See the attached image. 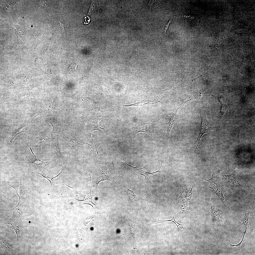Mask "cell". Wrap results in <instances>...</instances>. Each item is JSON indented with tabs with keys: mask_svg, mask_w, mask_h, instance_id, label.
I'll use <instances>...</instances> for the list:
<instances>
[{
	"mask_svg": "<svg viewBox=\"0 0 255 255\" xmlns=\"http://www.w3.org/2000/svg\"><path fill=\"white\" fill-rule=\"evenodd\" d=\"M95 170L97 188L99 183L102 181H114L115 176V169L113 162H98L95 165Z\"/></svg>",
	"mask_w": 255,
	"mask_h": 255,
	"instance_id": "obj_1",
	"label": "cell"
},
{
	"mask_svg": "<svg viewBox=\"0 0 255 255\" xmlns=\"http://www.w3.org/2000/svg\"><path fill=\"white\" fill-rule=\"evenodd\" d=\"M102 119V118L98 119V120L95 119L93 120L88 119L87 123L85 125L86 130L88 134L91 137L94 143V142L91 136V133L93 131L95 130H99L103 134L109 131V130L107 128H103L100 127L99 125V122L100 120ZM94 144L95 145V143Z\"/></svg>",
	"mask_w": 255,
	"mask_h": 255,
	"instance_id": "obj_2",
	"label": "cell"
},
{
	"mask_svg": "<svg viewBox=\"0 0 255 255\" xmlns=\"http://www.w3.org/2000/svg\"><path fill=\"white\" fill-rule=\"evenodd\" d=\"M50 123L51 124L53 127L52 130L50 132L51 137V148L54 150L59 159V157H61L62 154L60 149L59 136L55 127L51 123Z\"/></svg>",
	"mask_w": 255,
	"mask_h": 255,
	"instance_id": "obj_3",
	"label": "cell"
},
{
	"mask_svg": "<svg viewBox=\"0 0 255 255\" xmlns=\"http://www.w3.org/2000/svg\"><path fill=\"white\" fill-rule=\"evenodd\" d=\"M153 122L151 120L147 123L141 122L136 124H131V125L132 129L136 134L140 132H143L154 138L151 134L149 128L150 125L153 123Z\"/></svg>",
	"mask_w": 255,
	"mask_h": 255,
	"instance_id": "obj_4",
	"label": "cell"
},
{
	"mask_svg": "<svg viewBox=\"0 0 255 255\" xmlns=\"http://www.w3.org/2000/svg\"><path fill=\"white\" fill-rule=\"evenodd\" d=\"M162 98L157 96H155L147 98L141 101L132 104L128 105H122V107H128L131 106H143L150 104H154L159 102Z\"/></svg>",
	"mask_w": 255,
	"mask_h": 255,
	"instance_id": "obj_5",
	"label": "cell"
},
{
	"mask_svg": "<svg viewBox=\"0 0 255 255\" xmlns=\"http://www.w3.org/2000/svg\"><path fill=\"white\" fill-rule=\"evenodd\" d=\"M25 143L30 148L31 152L35 158V161L32 162L31 161L27 156L28 162L33 169L34 170L35 172H40L42 169L46 165L47 162L42 161L39 159H37L31 148L29 146L26 142H25Z\"/></svg>",
	"mask_w": 255,
	"mask_h": 255,
	"instance_id": "obj_6",
	"label": "cell"
},
{
	"mask_svg": "<svg viewBox=\"0 0 255 255\" xmlns=\"http://www.w3.org/2000/svg\"><path fill=\"white\" fill-rule=\"evenodd\" d=\"M200 113L202 120L201 128L199 135L198 137L200 139L202 135L205 133H207L209 129V123L207 120L205 113L200 110Z\"/></svg>",
	"mask_w": 255,
	"mask_h": 255,
	"instance_id": "obj_7",
	"label": "cell"
},
{
	"mask_svg": "<svg viewBox=\"0 0 255 255\" xmlns=\"http://www.w3.org/2000/svg\"><path fill=\"white\" fill-rule=\"evenodd\" d=\"M179 108H178L174 112L170 114L166 118L165 120L167 127V140L169 136L170 131L177 119L178 110Z\"/></svg>",
	"mask_w": 255,
	"mask_h": 255,
	"instance_id": "obj_8",
	"label": "cell"
},
{
	"mask_svg": "<svg viewBox=\"0 0 255 255\" xmlns=\"http://www.w3.org/2000/svg\"><path fill=\"white\" fill-rule=\"evenodd\" d=\"M171 217L172 219L170 220H164L156 221V222H157L156 223L166 221H172L176 225L179 232L183 234L185 233L187 230V229L184 225L183 224H180L176 221L174 219V216L173 217Z\"/></svg>",
	"mask_w": 255,
	"mask_h": 255,
	"instance_id": "obj_9",
	"label": "cell"
},
{
	"mask_svg": "<svg viewBox=\"0 0 255 255\" xmlns=\"http://www.w3.org/2000/svg\"><path fill=\"white\" fill-rule=\"evenodd\" d=\"M201 93L200 92L198 93H195L186 96L183 100V102L181 104V106L182 105L194 100L199 99L201 96Z\"/></svg>",
	"mask_w": 255,
	"mask_h": 255,
	"instance_id": "obj_10",
	"label": "cell"
},
{
	"mask_svg": "<svg viewBox=\"0 0 255 255\" xmlns=\"http://www.w3.org/2000/svg\"><path fill=\"white\" fill-rule=\"evenodd\" d=\"M6 224H9L11 228L13 229L15 232L17 236V239H18V234L20 231L21 225L20 224L17 222L16 219L11 221H7Z\"/></svg>",
	"mask_w": 255,
	"mask_h": 255,
	"instance_id": "obj_11",
	"label": "cell"
},
{
	"mask_svg": "<svg viewBox=\"0 0 255 255\" xmlns=\"http://www.w3.org/2000/svg\"><path fill=\"white\" fill-rule=\"evenodd\" d=\"M27 124L25 125L14 132L12 134V136L10 142H12L15 137L20 134L25 132L27 130Z\"/></svg>",
	"mask_w": 255,
	"mask_h": 255,
	"instance_id": "obj_12",
	"label": "cell"
},
{
	"mask_svg": "<svg viewBox=\"0 0 255 255\" xmlns=\"http://www.w3.org/2000/svg\"><path fill=\"white\" fill-rule=\"evenodd\" d=\"M131 226H130L128 225V227L129 229L130 234L132 236V240L133 241L134 249H135L136 248V240L135 238V229L134 225V221H132Z\"/></svg>",
	"mask_w": 255,
	"mask_h": 255,
	"instance_id": "obj_13",
	"label": "cell"
},
{
	"mask_svg": "<svg viewBox=\"0 0 255 255\" xmlns=\"http://www.w3.org/2000/svg\"><path fill=\"white\" fill-rule=\"evenodd\" d=\"M128 196L131 200L135 201L136 200V196L133 191L127 188L126 189Z\"/></svg>",
	"mask_w": 255,
	"mask_h": 255,
	"instance_id": "obj_14",
	"label": "cell"
},
{
	"mask_svg": "<svg viewBox=\"0 0 255 255\" xmlns=\"http://www.w3.org/2000/svg\"><path fill=\"white\" fill-rule=\"evenodd\" d=\"M42 111L41 109L36 110L33 114L31 117L28 122V123L31 122L36 117L42 113Z\"/></svg>",
	"mask_w": 255,
	"mask_h": 255,
	"instance_id": "obj_15",
	"label": "cell"
},
{
	"mask_svg": "<svg viewBox=\"0 0 255 255\" xmlns=\"http://www.w3.org/2000/svg\"><path fill=\"white\" fill-rule=\"evenodd\" d=\"M155 2V1L153 0H149L148 2L147 5L149 8V10L150 11H151L152 6L153 4Z\"/></svg>",
	"mask_w": 255,
	"mask_h": 255,
	"instance_id": "obj_16",
	"label": "cell"
},
{
	"mask_svg": "<svg viewBox=\"0 0 255 255\" xmlns=\"http://www.w3.org/2000/svg\"><path fill=\"white\" fill-rule=\"evenodd\" d=\"M90 18L88 16L85 17L84 19V24H88L90 22Z\"/></svg>",
	"mask_w": 255,
	"mask_h": 255,
	"instance_id": "obj_17",
	"label": "cell"
},
{
	"mask_svg": "<svg viewBox=\"0 0 255 255\" xmlns=\"http://www.w3.org/2000/svg\"><path fill=\"white\" fill-rule=\"evenodd\" d=\"M171 20H169L165 25V34H166V31L168 28L170 23L171 22Z\"/></svg>",
	"mask_w": 255,
	"mask_h": 255,
	"instance_id": "obj_18",
	"label": "cell"
},
{
	"mask_svg": "<svg viewBox=\"0 0 255 255\" xmlns=\"http://www.w3.org/2000/svg\"><path fill=\"white\" fill-rule=\"evenodd\" d=\"M59 23H60V28L62 31L63 32H65V25L62 22H61L59 20Z\"/></svg>",
	"mask_w": 255,
	"mask_h": 255,
	"instance_id": "obj_19",
	"label": "cell"
},
{
	"mask_svg": "<svg viewBox=\"0 0 255 255\" xmlns=\"http://www.w3.org/2000/svg\"><path fill=\"white\" fill-rule=\"evenodd\" d=\"M94 5V4L93 3L91 2L89 9L88 12V13L89 14H90L93 12V10Z\"/></svg>",
	"mask_w": 255,
	"mask_h": 255,
	"instance_id": "obj_20",
	"label": "cell"
}]
</instances>
